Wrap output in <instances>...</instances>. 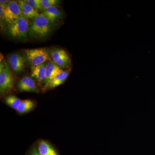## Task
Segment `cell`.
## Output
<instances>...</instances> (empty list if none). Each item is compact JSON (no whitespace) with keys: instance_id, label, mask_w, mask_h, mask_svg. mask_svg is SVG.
<instances>
[{"instance_id":"8fae6325","label":"cell","mask_w":155,"mask_h":155,"mask_svg":"<svg viewBox=\"0 0 155 155\" xmlns=\"http://www.w3.org/2000/svg\"><path fill=\"white\" fill-rule=\"evenodd\" d=\"M19 5L22 15L28 19H35L38 16L39 14L37 11L33 9L25 2V1H17Z\"/></svg>"},{"instance_id":"7c38bea8","label":"cell","mask_w":155,"mask_h":155,"mask_svg":"<svg viewBox=\"0 0 155 155\" xmlns=\"http://www.w3.org/2000/svg\"><path fill=\"white\" fill-rule=\"evenodd\" d=\"M70 72V69H69L60 72L50 82L48 88H55L64 83L69 76Z\"/></svg>"},{"instance_id":"ac0fdd59","label":"cell","mask_w":155,"mask_h":155,"mask_svg":"<svg viewBox=\"0 0 155 155\" xmlns=\"http://www.w3.org/2000/svg\"><path fill=\"white\" fill-rule=\"evenodd\" d=\"M25 2L36 11L43 10L41 0H25Z\"/></svg>"},{"instance_id":"5bb4252c","label":"cell","mask_w":155,"mask_h":155,"mask_svg":"<svg viewBox=\"0 0 155 155\" xmlns=\"http://www.w3.org/2000/svg\"><path fill=\"white\" fill-rule=\"evenodd\" d=\"M38 151L40 155H58L53 147L44 140L38 143Z\"/></svg>"},{"instance_id":"277c9868","label":"cell","mask_w":155,"mask_h":155,"mask_svg":"<svg viewBox=\"0 0 155 155\" xmlns=\"http://www.w3.org/2000/svg\"><path fill=\"white\" fill-rule=\"evenodd\" d=\"M14 77L9 65L6 63L5 68L0 72V92L1 95L5 94L11 91L14 85Z\"/></svg>"},{"instance_id":"ffe728a7","label":"cell","mask_w":155,"mask_h":155,"mask_svg":"<svg viewBox=\"0 0 155 155\" xmlns=\"http://www.w3.org/2000/svg\"><path fill=\"white\" fill-rule=\"evenodd\" d=\"M30 155H40V154L39 153L38 150L35 149V148H34L33 149L31 150Z\"/></svg>"},{"instance_id":"ba28073f","label":"cell","mask_w":155,"mask_h":155,"mask_svg":"<svg viewBox=\"0 0 155 155\" xmlns=\"http://www.w3.org/2000/svg\"><path fill=\"white\" fill-rule=\"evenodd\" d=\"M9 62L14 72L20 73L24 72L25 65V58L19 54H12L9 57Z\"/></svg>"},{"instance_id":"9a60e30c","label":"cell","mask_w":155,"mask_h":155,"mask_svg":"<svg viewBox=\"0 0 155 155\" xmlns=\"http://www.w3.org/2000/svg\"><path fill=\"white\" fill-rule=\"evenodd\" d=\"M34 107L35 104L32 101L30 100H24L22 101L17 110L19 114H26L31 110Z\"/></svg>"},{"instance_id":"2e32d148","label":"cell","mask_w":155,"mask_h":155,"mask_svg":"<svg viewBox=\"0 0 155 155\" xmlns=\"http://www.w3.org/2000/svg\"><path fill=\"white\" fill-rule=\"evenodd\" d=\"M21 102L20 99L14 95L8 96L5 99V103L14 110H17Z\"/></svg>"},{"instance_id":"30bf717a","label":"cell","mask_w":155,"mask_h":155,"mask_svg":"<svg viewBox=\"0 0 155 155\" xmlns=\"http://www.w3.org/2000/svg\"><path fill=\"white\" fill-rule=\"evenodd\" d=\"M45 63L31 67V77L35 78L39 84L45 83L46 77Z\"/></svg>"},{"instance_id":"44dd1931","label":"cell","mask_w":155,"mask_h":155,"mask_svg":"<svg viewBox=\"0 0 155 155\" xmlns=\"http://www.w3.org/2000/svg\"><path fill=\"white\" fill-rule=\"evenodd\" d=\"M10 1H8V0H1L0 1V3H1V4H5V3H8L10 2Z\"/></svg>"},{"instance_id":"8992f818","label":"cell","mask_w":155,"mask_h":155,"mask_svg":"<svg viewBox=\"0 0 155 155\" xmlns=\"http://www.w3.org/2000/svg\"><path fill=\"white\" fill-rule=\"evenodd\" d=\"M53 61L62 68H68L71 66L70 57L66 51L60 48L54 49L51 52Z\"/></svg>"},{"instance_id":"3957f363","label":"cell","mask_w":155,"mask_h":155,"mask_svg":"<svg viewBox=\"0 0 155 155\" xmlns=\"http://www.w3.org/2000/svg\"><path fill=\"white\" fill-rule=\"evenodd\" d=\"M24 53L25 61L31 67L44 64L46 61L51 60L48 50L46 48L25 50Z\"/></svg>"},{"instance_id":"e0dca14e","label":"cell","mask_w":155,"mask_h":155,"mask_svg":"<svg viewBox=\"0 0 155 155\" xmlns=\"http://www.w3.org/2000/svg\"><path fill=\"white\" fill-rule=\"evenodd\" d=\"M43 10H45L53 7H56L59 2L57 0H41Z\"/></svg>"},{"instance_id":"6da1fadb","label":"cell","mask_w":155,"mask_h":155,"mask_svg":"<svg viewBox=\"0 0 155 155\" xmlns=\"http://www.w3.org/2000/svg\"><path fill=\"white\" fill-rule=\"evenodd\" d=\"M52 22L42 14L34 19L28 31V36L31 38H40L47 36L51 31Z\"/></svg>"},{"instance_id":"7a4b0ae2","label":"cell","mask_w":155,"mask_h":155,"mask_svg":"<svg viewBox=\"0 0 155 155\" xmlns=\"http://www.w3.org/2000/svg\"><path fill=\"white\" fill-rule=\"evenodd\" d=\"M29 28L28 18L22 15L9 25V34L16 39L26 41L28 36Z\"/></svg>"},{"instance_id":"d6986e66","label":"cell","mask_w":155,"mask_h":155,"mask_svg":"<svg viewBox=\"0 0 155 155\" xmlns=\"http://www.w3.org/2000/svg\"><path fill=\"white\" fill-rule=\"evenodd\" d=\"M7 4H0V18L1 22L2 20H4V14H5V8Z\"/></svg>"},{"instance_id":"9c48e42d","label":"cell","mask_w":155,"mask_h":155,"mask_svg":"<svg viewBox=\"0 0 155 155\" xmlns=\"http://www.w3.org/2000/svg\"><path fill=\"white\" fill-rule=\"evenodd\" d=\"M17 87L20 91L39 92L40 91L36 86L34 81L31 78L25 77L19 80Z\"/></svg>"},{"instance_id":"52a82bcc","label":"cell","mask_w":155,"mask_h":155,"mask_svg":"<svg viewBox=\"0 0 155 155\" xmlns=\"http://www.w3.org/2000/svg\"><path fill=\"white\" fill-rule=\"evenodd\" d=\"M46 77L45 81L44 88H48L50 82L56 75L63 71L61 67H59L53 61H50L46 66Z\"/></svg>"},{"instance_id":"4fadbf2b","label":"cell","mask_w":155,"mask_h":155,"mask_svg":"<svg viewBox=\"0 0 155 155\" xmlns=\"http://www.w3.org/2000/svg\"><path fill=\"white\" fill-rule=\"evenodd\" d=\"M51 22L60 19L62 16V13L57 6L53 7L45 10L42 13Z\"/></svg>"},{"instance_id":"5b68a950","label":"cell","mask_w":155,"mask_h":155,"mask_svg":"<svg viewBox=\"0 0 155 155\" xmlns=\"http://www.w3.org/2000/svg\"><path fill=\"white\" fill-rule=\"evenodd\" d=\"M22 15V12L17 2L11 1L6 5L4 14V20L8 23L9 25Z\"/></svg>"}]
</instances>
